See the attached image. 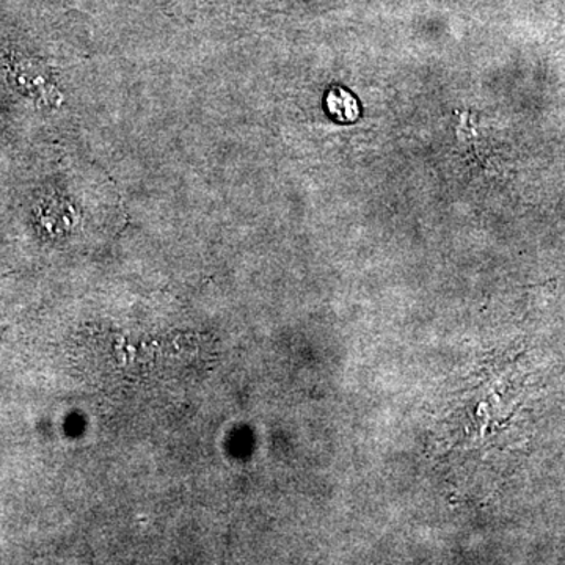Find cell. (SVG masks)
Segmentation results:
<instances>
[{
  "mask_svg": "<svg viewBox=\"0 0 565 565\" xmlns=\"http://www.w3.org/2000/svg\"><path fill=\"white\" fill-rule=\"evenodd\" d=\"M327 104H329L330 114L340 121H353L359 115L355 99L345 90L330 92Z\"/></svg>",
  "mask_w": 565,
  "mask_h": 565,
  "instance_id": "cell-1",
  "label": "cell"
}]
</instances>
